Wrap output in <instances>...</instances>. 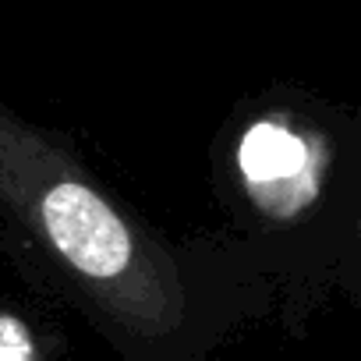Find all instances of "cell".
<instances>
[{
    "label": "cell",
    "mask_w": 361,
    "mask_h": 361,
    "mask_svg": "<svg viewBox=\"0 0 361 361\" xmlns=\"http://www.w3.org/2000/svg\"><path fill=\"white\" fill-rule=\"evenodd\" d=\"M0 220L124 361H209L276 305L224 238L170 241L92 177L71 138L0 103Z\"/></svg>",
    "instance_id": "obj_1"
},
{
    "label": "cell",
    "mask_w": 361,
    "mask_h": 361,
    "mask_svg": "<svg viewBox=\"0 0 361 361\" xmlns=\"http://www.w3.org/2000/svg\"><path fill=\"white\" fill-rule=\"evenodd\" d=\"M354 135H340L322 106H259L231 149L234 231L224 241L248 255L276 287L336 276V255L354 266L357 177ZM357 269V266H354Z\"/></svg>",
    "instance_id": "obj_2"
},
{
    "label": "cell",
    "mask_w": 361,
    "mask_h": 361,
    "mask_svg": "<svg viewBox=\"0 0 361 361\" xmlns=\"http://www.w3.org/2000/svg\"><path fill=\"white\" fill-rule=\"evenodd\" d=\"M0 361H50L32 322L11 305H0Z\"/></svg>",
    "instance_id": "obj_3"
}]
</instances>
